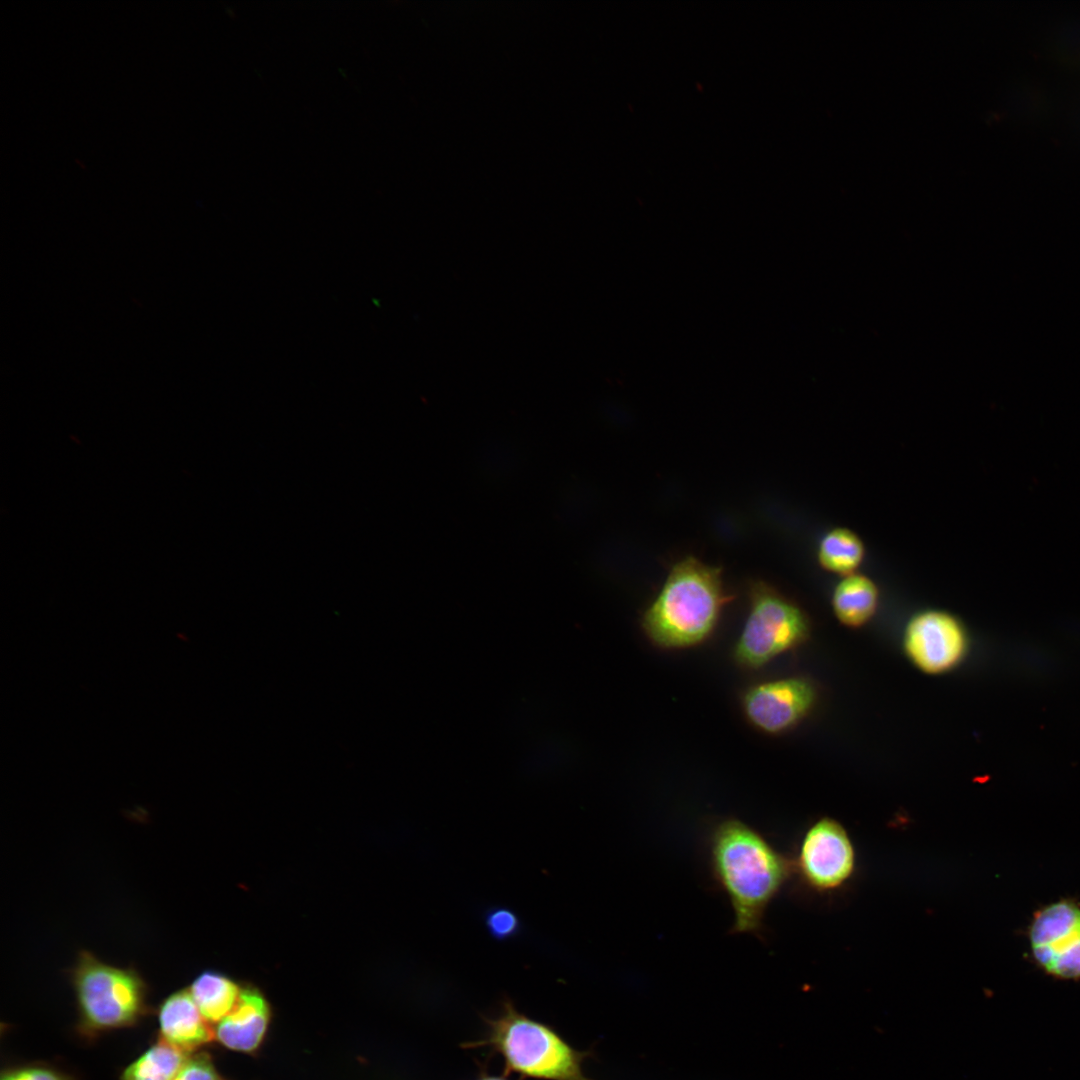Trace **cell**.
Wrapping results in <instances>:
<instances>
[{
	"label": "cell",
	"mask_w": 1080,
	"mask_h": 1080,
	"mask_svg": "<svg viewBox=\"0 0 1080 1080\" xmlns=\"http://www.w3.org/2000/svg\"><path fill=\"white\" fill-rule=\"evenodd\" d=\"M880 591L873 579L856 572L841 578L833 590L832 610L840 623L858 628L875 615Z\"/></svg>",
	"instance_id": "cell-12"
},
{
	"label": "cell",
	"mask_w": 1080,
	"mask_h": 1080,
	"mask_svg": "<svg viewBox=\"0 0 1080 1080\" xmlns=\"http://www.w3.org/2000/svg\"><path fill=\"white\" fill-rule=\"evenodd\" d=\"M174 1080H221L206 1055L188 1057Z\"/></svg>",
	"instance_id": "cell-16"
},
{
	"label": "cell",
	"mask_w": 1080,
	"mask_h": 1080,
	"mask_svg": "<svg viewBox=\"0 0 1080 1080\" xmlns=\"http://www.w3.org/2000/svg\"><path fill=\"white\" fill-rule=\"evenodd\" d=\"M486 924L491 934L500 939L513 936L519 929L516 915L507 909H495L489 912Z\"/></svg>",
	"instance_id": "cell-17"
},
{
	"label": "cell",
	"mask_w": 1080,
	"mask_h": 1080,
	"mask_svg": "<svg viewBox=\"0 0 1080 1080\" xmlns=\"http://www.w3.org/2000/svg\"><path fill=\"white\" fill-rule=\"evenodd\" d=\"M1 1080H65L59 1073L40 1066H27L9 1070Z\"/></svg>",
	"instance_id": "cell-18"
},
{
	"label": "cell",
	"mask_w": 1080,
	"mask_h": 1080,
	"mask_svg": "<svg viewBox=\"0 0 1080 1080\" xmlns=\"http://www.w3.org/2000/svg\"><path fill=\"white\" fill-rule=\"evenodd\" d=\"M865 556L864 541L847 527H835L827 531L820 539L816 552L819 566L841 578L856 573Z\"/></svg>",
	"instance_id": "cell-13"
},
{
	"label": "cell",
	"mask_w": 1080,
	"mask_h": 1080,
	"mask_svg": "<svg viewBox=\"0 0 1080 1080\" xmlns=\"http://www.w3.org/2000/svg\"><path fill=\"white\" fill-rule=\"evenodd\" d=\"M189 992L208 1022H220L235 1007L242 991L228 977L206 971L193 981Z\"/></svg>",
	"instance_id": "cell-14"
},
{
	"label": "cell",
	"mask_w": 1080,
	"mask_h": 1080,
	"mask_svg": "<svg viewBox=\"0 0 1080 1080\" xmlns=\"http://www.w3.org/2000/svg\"><path fill=\"white\" fill-rule=\"evenodd\" d=\"M486 1036L463 1044L466 1048L488 1047L502 1056L504 1075L539 1080H593L583 1071V1062L592 1051L572 1047L552 1026L519 1012L510 1000L502 1003L494 1018H485Z\"/></svg>",
	"instance_id": "cell-3"
},
{
	"label": "cell",
	"mask_w": 1080,
	"mask_h": 1080,
	"mask_svg": "<svg viewBox=\"0 0 1080 1080\" xmlns=\"http://www.w3.org/2000/svg\"><path fill=\"white\" fill-rule=\"evenodd\" d=\"M1031 956L1050 977L1080 980V904L1063 898L1039 908L1028 927Z\"/></svg>",
	"instance_id": "cell-7"
},
{
	"label": "cell",
	"mask_w": 1080,
	"mask_h": 1080,
	"mask_svg": "<svg viewBox=\"0 0 1080 1080\" xmlns=\"http://www.w3.org/2000/svg\"><path fill=\"white\" fill-rule=\"evenodd\" d=\"M708 866L734 914L731 934L761 937L769 905L792 872L791 862L756 828L736 817L711 827Z\"/></svg>",
	"instance_id": "cell-1"
},
{
	"label": "cell",
	"mask_w": 1080,
	"mask_h": 1080,
	"mask_svg": "<svg viewBox=\"0 0 1080 1080\" xmlns=\"http://www.w3.org/2000/svg\"><path fill=\"white\" fill-rule=\"evenodd\" d=\"M159 1023L161 1039L186 1052L214 1037L189 990L177 991L165 999L160 1007Z\"/></svg>",
	"instance_id": "cell-10"
},
{
	"label": "cell",
	"mask_w": 1080,
	"mask_h": 1080,
	"mask_svg": "<svg viewBox=\"0 0 1080 1080\" xmlns=\"http://www.w3.org/2000/svg\"><path fill=\"white\" fill-rule=\"evenodd\" d=\"M269 1021V1008L262 995L243 990L232 1011L218 1022L215 1036L226 1047L252 1051L258 1047Z\"/></svg>",
	"instance_id": "cell-11"
},
{
	"label": "cell",
	"mask_w": 1080,
	"mask_h": 1080,
	"mask_svg": "<svg viewBox=\"0 0 1080 1080\" xmlns=\"http://www.w3.org/2000/svg\"><path fill=\"white\" fill-rule=\"evenodd\" d=\"M809 631V619L797 604L766 583H754L734 657L745 668H760L802 644Z\"/></svg>",
	"instance_id": "cell-5"
},
{
	"label": "cell",
	"mask_w": 1080,
	"mask_h": 1080,
	"mask_svg": "<svg viewBox=\"0 0 1080 1080\" xmlns=\"http://www.w3.org/2000/svg\"><path fill=\"white\" fill-rule=\"evenodd\" d=\"M730 600L721 569L686 557L671 569L642 616V628L658 647L681 649L705 641Z\"/></svg>",
	"instance_id": "cell-2"
},
{
	"label": "cell",
	"mask_w": 1080,
	"mask_h": 1080,
	"mask_svg": "<svg viewBox=\"0 0 1080 1080\" xmlns=\"http://www.w3.org/2000/svg\"><path fill=\"white\" fill-rule=\"evenodd\" d=\"M188 1057L161 1039L125 1070L122 1080H174Z\"/></svg>",
	"instance_id": "cell-15"
},
{
	"label": "cell",
	"mask_w": 1080,
	"mask_h": 1080,
	"mask_svg": "<svg viewBox=\"0 0 1080 1080\" xmlns=\"http://www.w3.org/2000/svg\"><path fill=\"white\" fill-rule=\"evenodd\" d=\"M792 872L806 889L831 893L844 887L856 868L854 844L846 828L831 817L810 824L798 843Z\"/></svg>",
	"instance_id": "cell-6"
},
{
	"label": "cell",
	"mask_w": 1080,
	"mask_h": 1080,
	"mask_svg": "<svg viewBox=\"0 0 1080 1080\" xmlns=\"http://www.w3.org/2000/svg\"><path fill=\"white\" fill-rule=\"evenodd\" d=\"M817 698L813 684L801 677L762 682L743 696V710L753 726L768 734L795 727L812 710Z\"/></svg>",
	"instance_id": "cell-9"
},
{
	"label": "cell",
	"mask_w": 1080,
	"mask_h": 1080,
	"mask_svg": "<svg viewBox=\"0 0 1080 1080\" xmlns=\"http://www.w3.org/2000/svg\"><path fill=\"white\" fill-rule=\"evenodd\" d=\"M903 648L920 671L938 675L951 671L963 660L968 638L957 617L944 610L928 609L907 623Z\"/></svg>",
	"instance_id": "cell-8"
},
{
	"label": "cell",
	"mask_w": 1080,
	"mask_h": 1080,
	"mask_svg": "<svg viewBox=\"0 0 1080 1080\" xmlns=\"http://www.w3.org/2000/svg\"><path fill=\"white\" fill-rule=\"evenodd\" d=\"M70 977L81 1016L92 1029L128 1026L143 1012L146 984L134 968L108 964L81 950Z\"/></svg>",
	"instance_id": "cell-4"
},
{
	"label": "cell",
	"mask_w": 1080,
	"mask_h": 1080,
	"mask_svg": "<svg viewBox=\"0 0 1080 1080\" xmlns=\"http://www.w3.org/2000/svg\"><path fill=\"white\" fill-rule=\"evenodd\" d=\"M507 1077L508 1076H506L504 1074H502V1075H492V1074H489L486 1071H482L481 1073H479L478 1077L476 1079H474V1080H509ZM520 1080H524V1078H521Z\"/></svg>",
	"instance_id": "cell-19"
}]
</instances>
